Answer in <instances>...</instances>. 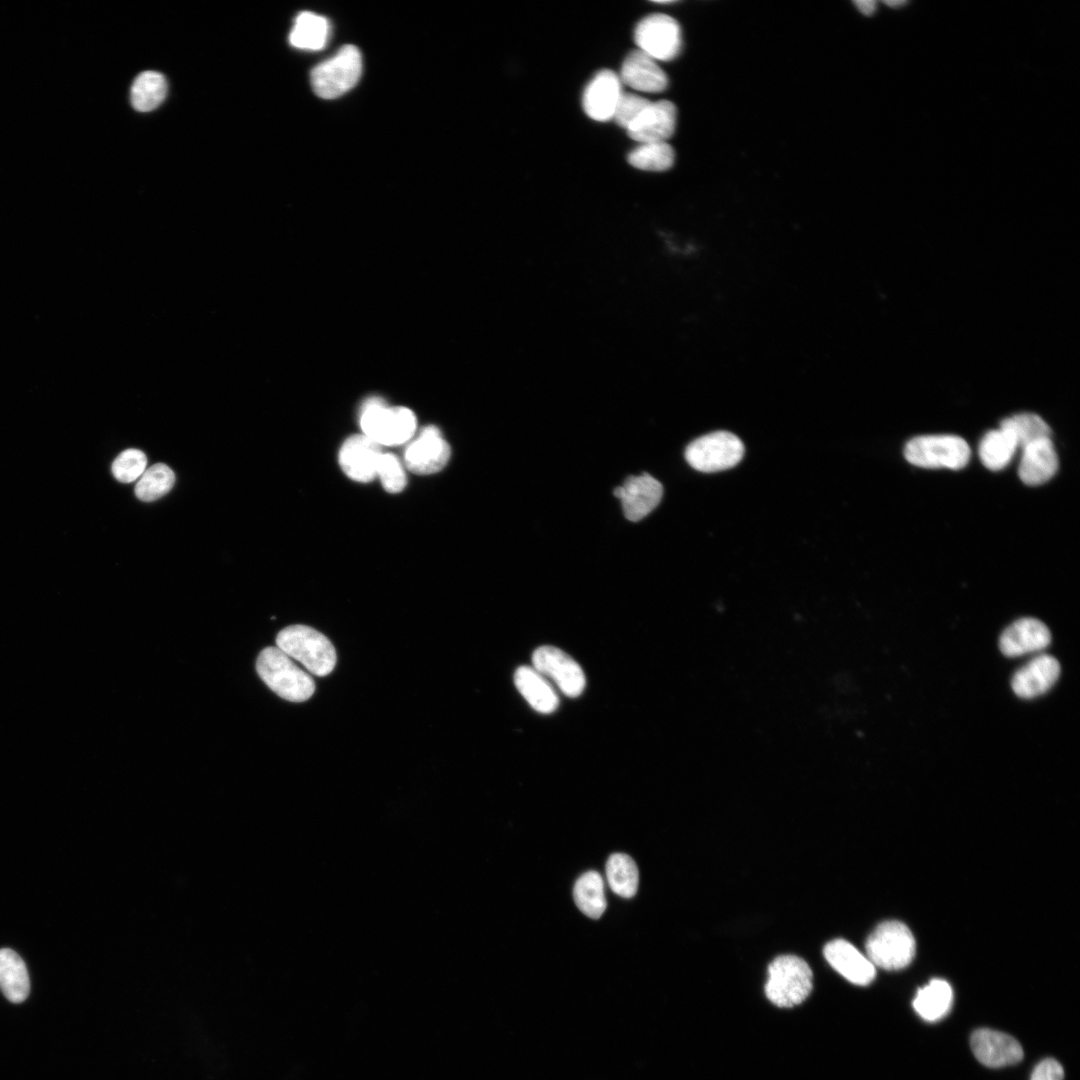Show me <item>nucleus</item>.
Segmentation results:
<instances>
[{
    "mask_svg": "<svg viewBox=\"0 0 1080 1080\" xmlns=\"http://www.w3.org/2000/svg\"><path fill=\"white\" fill-rule=\"evenodd\" d=\"M167 92L165 77L155 71L140 73L131 87V103L141 112L155 109L164 100Z\"/></svg>",
    "mask_w": 1080,
    "mask_h": 1080,
    "instance_id": "c85d7f7f",
    "label": "nucleus"
},
{
    "mask_svg": "<svg viewBox=\"0 0 1080 1080\" xmlns=\"http://www.w3.org/2000/svg\"><path fill=\"white\" fill-rule=\"evenodd\" d=\"M854 4L866 16L872 15L876 10V1L874 0H857L854 1Z\"/></svg>",
    "mask_w": 1080,
    "mask_h": 1080,
    "instance_id": "e433bc0d",
    "label": "nucleus"
},
{
    "mask_svg": "<svg viewBox=\"0 0 1080 1080\" xmlns=\"http://www.w3.org/2000/svg\"><path fill=\"white\" fill-rule=\"evenodd\" d=\"M1060 664L1051 655L1041 654L1017 670L1011 686L1021 698H1033L1046 693L1057 681Z\"/></svg>",
    "mask_w": 1080,
    "mask_h": 1080,
    "instance_id": "a211bd4d",
    "label": "nucleus"
},
{
    "mask_svg": "<svg viewBox=\"0 0 1080 1080\" xmlns=\"http://www.w3.org/2000/svg\"><path fill=\"white\" fill-rule=\"evenodd\" d=\"M884 3L886 5L892 7V8H895V7L897 8V7H900L902 5H905L906 1L894 0V1H884Z\"/></svg>",
    "mask_w": 1080,
    "mask_h": 1080,
    "instance_id": "4c0bfd02",
    "label": "nucleus"
},
{
    "mask_svg": "<svg viewBox=\"0 0 1080 1080\" xmlns=\"http://www.w3.org/2000/svg\"><path fill=\"white\" fill-rule=\"evenodd\" d=\"M360 426L363 434L380 446L401 445L416 431V417L406 407H388L382 399L373 397L362 406Z\"/></svg>",
    "mask_w": 1080,
    "mask_h": 1080,
    "instance_id": "f03ea898",
    "label": "nucleus"
},
{
    "mask_svg": "<svg viewBox=\"0 0 1080 1080\" xmlns=\"http://www.w3.org/2000/svg\"><path fill=\"white\" fill-rule=\"evenodd\" d=\"M906 460L922 468H964L971 450L960 436L951 434L921 435L910 439L904 448Z\"/></svg>",
    "mask_w": 1080,
    "mask_h": 1080,
    "instance_id": "39448f33",
    "label": "nucleus"
},
{
    "mask_svg": "<svg viewBox=\"0 0 1080 1080\" xmlns=\"http://www.w3.org/2000/svg\"><path fill=\"white\" fill-rule=\"evenodd\" d=\"M650 103V100L637 94L622 92L613 119L620 127L627 130L637 121Z\"/></svg>",
    "mask_w": 1080,
    "mask_h": 1080,
    "instance_id": "f704fd0d",
    "label": "nucleus"
},
{
    "mask_svg": "<svg viewBox=\"0 0 1080 1080\" xmlns=\"http://www.w3.org/2000/svg\"><path fill=\"white\" fill-rule=\"evenodd\" d=\"M970 1045L977 1060L990 1068L1013 1065L1023 1058L1022 1047L1015 1038L992 1029L974 1031Z\"/></svg>",
    "mask_w": 1080,
    "mask_h": 1080,
    "instance_id": "ddd939ff",
    "label": "nucleus"
},
{
    "mask_svg": "<svg viewBox=\"0 0 1080 1080\" xmlns=\"http://www.w3.org/2000/svg\"><path fill=\"white\" fill-rule=\"evenodd\" d=\"M827 962L844 978L856 985H868L876 975V967L851 943L835 939L824 947Z\"/></svg>",
    "mask_w": 1080,
    "mask_h": 1080,
    "instance_id": "dca6fc26",
    "label": "nucleus"
},
{
    "mask_svg": "<svg viewBox=\"0 0 1080 1080\" xmlns=\"http://www.w3.org/2000/svg\"><path fill=\"white\" fill-rule=\"evenodd\" d=\"M744 452V445L735 434L715 431L692 441L685 450V459L695 470L710 473L734 467Z\"/></svg>",
    "mask_w": 1080,
    "mask_h": 1080,
    "instance_id": "6e6552de",
    "label": "nucleus"
},
{
    "mask_svg": "<svg viewBox=\"0 0 1080 1080\" xmlns=\"http://www.w3.org/2000/svg\"><path fill=\"white\" fill-rule=\"evenodd\" d=\"M174 483L172 469L164 463H156L141 475L135 486V494L141 501H155L168 493Z\"/></svg>",
    "mask_w": 1080,
    "mask_h": 1080,
    "instance_id": "7c9ffc66",
    "label": "nucleus"
},
{
    "mask_svg": "<svg viewBox=\"0 0 1080 1080\" xmlns=\"http://www.w3.org/2000/svg\"><path fill=\"white\" fill-rule=\"evenodd\" d=\"M1051 641L1048 627L1035 618H1021L1008 626L1000 636L999 647L1006 656L1015 657L1038 652Z\"/></svg>",
    "mask_w": 1080,
    "mask_h": 1080,
    "instance_id": "f3484780",
    "label": "nucleus"
},
{
    "mask_svg": "<svg viewBox=\"0 0 1080 1080\" xmlns=\"http://www.w3.org/2000/svg\"><path fill=\"white\" fill-rule=\"evenodd\" d=\"M952 1001L953 991L949 983L942 979H933L917 991L913 1007L922 1019L934 1022L949 1012Z\"/></svg>",
    "mask_w": 1080,
    "mask_h": 1080,
    "instance_id": "a878e982",
    "label": "nucleus"
},
{
    "mask_svg": "<svg viewBox=\"0 0 1080 1080\" xmlns=\"http://www.w3.org/2000/svg\"><path fill=\"white\" fill-rule=\"evenodd\" d=\"M676 114L675 105L668 100L651 102L627 133L639 143L666 142L674 133Z\"/></svg>",
    "mask_w": 1080,
    "mask_h": 1080,
    "instance_id": "6ab92c4d",
    "label": "nucleus"
},
{
    "mask_svg": "<svg viewBox=\"0 0 1080 1080\" xmlns=\"http://www.w3.org/2000/svg\"><path fill=\"white\" fill-rule=\"evenodd\" d=\"M256 669L264 683L285 700L303 702L315 691L313 678L278 647L263 649L257 658Z\"/></svg>",
    "mask_w": 1080,
    "mask_h": 1080,
    "instance_id": "f257e3e1",
    "label": "nucleus"
},
{
    "mask_svg": "<svg viewBox=\"0 0 1080 1080\" xmlns=\"http://www.w3.org/2000/svg\"><path fill=\"white\" fill-rule=\"evenodd\" d=\"M1058 465L1051 437L1043 438L1022 448L1018 475L1024 484L1037 486L1049 481L1056 474Z\"/></svg>",
    "mask_w": 1080,
    "mask_h": 1080,
    "instance_id": "aec40b11",
    "label": "nucleus"
},
{
    "mask_svg": "<svg viewBox=\"0 0 1080 1080\" xmlns=\"http://www.w3.org/2000/svg\"><path fill=\"white\" fill-rule=\"evenodd\" d=\"M627 159L637 169L662 172L673 165L674 150L667 142L640 143Z\"/></svg>",
    "mask_w": 1080,
    "mask_h": 1080,
    "instance_id": "c756f323",
    "label": "nucleus"
},
{
    "mask_svg": "<svg viewBox=\"0 0 1080 1080\" xmlns=\"http://www.w3.org/2000/svg\"><path fill=\"white\" fill-rule=\"evenodd\" d=\"M514 683L534 710L540 713H551L558 707L557 694L544 676L534 668L520 666L515 671Z\"/></svg>",
    "mask_w": 1080,
    "mask_h": 1080,
    "instance_id": "4be33fe9",
    "label": "nucleus"
},
{
    "mask_svg": "<svg viewBox=\"0 0 1080 1080\" xmlns=\"http://www.w3.org/2000/svg\"><path fill=\"white\" fill-rule=\"evenodd\" d=\"M621 94L619 76L612 70H601L592 78L584 90L583 109L593 120H610L613 118Z\"/></svg>",
    "mask_w": 1080,
    "mask_h": 1080,
    "instance_id": "2eb2a0df",
    "label": "nucleus"
},
{
    "mask_svg": "<svg viewBox=\"0 0 1080 1080\" xmlns=\"http://www.w3.org/2000/svg\"><path fill=\"white\" fill-rule=\"evenodd\" d=\"M1013 433L1018 448L1043 438L1051 437L1048 424L1037 414L1022 412L1003 419L1001 422Z\"/></svg>",
    "mask_w": 1080,
    "mask_h": 1080,
    "instance_id": "2f4dec72",
    "label": "nucleus"
},
{
    "mask_svg": "<svg viewBox=\"0 0 1080 1080\" xmlns=\"http://www.w3.org/2000/svg\"><path fill=\"white\" fill-rule=\"evenodd\" d=\"M1018 448L1016 439L1006 426L988 431L979 443V457L983 465L992 471L1004 469Z\"/></svg>",
    "mask_w": 1080,
    "mask_h": 1080,
    "instance_id": "b1692460",
    "label": "nucleus"
},
{
    "mask_svg": "<svg viewBox=\"0 0 1080 1080\" xmlns=\"http://www.w3.org/2000/svg\"><path fill=\"white\" fill-rule=\"evenodd\" d=\"M868 959L875 967L898 970L914 958L916 943L912 932L902 922L884 921L869 935L865 944Z\"/></svg>",
    "mask_w": 1080,
    "mask_h": 1080,
    "instance_id": "423d86ee",
    "label": "nucleus"
},
{
    "mask_svg": "<svg viewBox=\"0 0 1080 1080\" xmlns=\"http://www.w3.org/2000/svg\"><path fill=\"white\" fill-rule=\"evenodd\" d=\"M362 56L353 45L342 46L332 57L311 71V85L324 99L337 98L352 89L361 76Z\"/></svg>",
    "mask_w": 1080,
    "mask_h": 1080,
    "instance_id": "0eeeda50",
    "label": "nucleus"
},
{
    "mask_svg": "<svg viewBox=\"0 0 1080 1080\" xmlns=\"http://www.w3.org/2000/svg\"><path fill=\"white\" fill-rule=\"evenodd\" d=\"M0 990L13 1003L23 1002L30 991V981L23 959L12 949H0Z\"/></svg>",
    "mask_w": 1080,
    "mask_h": 1080,
    "instance_id": "5701e85b",
    "label": "nucleus"
},
{
    "mask_svg": "<svg viewBox=\"0 0 1080 1080\" xmlns=\"http://www.w3.org/2000/svg\"><path fill=\"white\" fill-rule=\"evenodd\" d=\"M147 464L145 454L130 448L121 452L112 463V474L120 482L129 483L141 477Z\"/></svg>",
    "mask_w": 1080,
    "mask_h": 1080,
    "instance_id": "473e14b6",
    "label": "nucleus"
},
{
    "mask_svg": "<svg viewBox=\"0 0 1080 1080\" xmlns=\"http://www.w3.org/2000/svg\"><path fill=\"white\" fill-rule=\"evenodd\" d=\"M533 668L551 678L563 694L576 697L585 687V675L579 664L562 650L553 646L537 648L532 656Z\"/></svg>",
    "mask_w": 1080,
    "mask_h": 1080,
    "instance_id": "9d476101",
    "label": "nucleus"
},
{
    "mask_svg": "<svg viewBox=\"0 0 1080 1080\" xmlns=\"http://www.w3.org/2000/svg\"><path fill=\"white\" fill-rule=\"evenodd\" d=\"M619 78L625 85L647 93L662 92L668 84V78L656 60L639 49L625 57Z\"/></svg>",
    "mask_w": 1080,
    "mask_h": 1080,
    "instance_id": "412c9836",
    "label": "nucleus"
},
{
    "mask_svg": "<svg viewBox=\"0 0 1080 1080\" xmlns=\"http://www.w3.org/2000/svg\"><path fill=\"white\" fill-rule=\"evenodd\" d=\"M606 877L611 890L624 898L633 897L638 889L639 873L634 860L624 853L612 854L606 863Z\"/></svg>",
    "mask_w": 1080,
    "mask_h": 1080,
    "instance_id": "cd10ccee",
    "label": "nucleus"
},
{
    "mask_svg": "<svg viewBox=\"0 0 1080 1080\" xmlns=\"http://www.w3.org/2000/svg\"><path fill=\"white\" fill-rule=\"evenodd\" d=\"M329 33L330 25L325 17L314 12L303 11L295 18L289 34V42L299 49L320 50L326 45Z\"/></svg>",
    "mask_w": 1080,
    "mask_h": 1080,
    "instance_id": "393cba45",
    "label": "nucleus"
},
{
    "mask_svg": "<svg viewBox=\"0 0 1080 1080\" xmlns=\"http://www.w3.org/2000/svg\"><path fill=\"white\" fill-rule=\"evenodd\" d=\"M276 644L316 676H326L335 667L333 644L325 635L309 626L291 625L284 628L278 633Z\"/></svg>",
    "mask_w": 1080,
    "mask_h": 1080,
    "instance_id": "7ed1b4c3",
    "label": "nucleus"
},
{
    "mask_svg": "<svg viewBox=\"0 0 1080 1080\" xmlns=\"http://www.w3.org/2000/svg\"><path fill=\"white\" fill-rule=\"evenodd\" d=\"M377 477L380 479L383 488L389 493H399L405 488L407 482L401 461L392 453H382L377 468Z\"/></svg>",
    "mask_w": 1080,
    "mask_h": 1080,
    "instance_id": "72a5a7b5",
    "label": "nucleus"
},
{
    "mask_svg": "<svg viewBox=\"0 0 1080 1080\" xmlns=\"http://www.w3.org/2000/svg\"><path fill=\"white\" fill-rule=\"evenodd\" d=\"M1064 1070L1061 1064L1052 1058H1047L1037 1064L1030 1080H1063Z\"/></svg>",
    "mask_w": 1080,
    "mask_h": 1080,
    "instance_id": "c9c22d12",
    "label": "nucleus"
},
{
    "mask_svg": "<svg viewBox=\"0 0 1080 1080\" xmlns=\"http://www.w3.org/2000/svg\"><path fill=\"white\" fill-rule=\"evenodd\" d=\"M813 988V973L802 958L795 955L776 957L768 966L764 990L768 1000L781 1008L801 1004Z\"/></svg>",
    "mask_w": 1080,
    "mask_h": 1080,
    "instance_id": "20e7f679",
    "label": "nucleus"
},
{
    "mask_svg": "<svg viewBox=\"0 0 1080 1080\" xmlns=\"http://www.w3.org/2000/svg\"><path fill=\"white\" fill-rule=\"evenodd\" d=\"M620 499L625 517L637 522L654 510L663 495L662 484L647 473L629 476L613 491Z\"/></svg>",
    "mask_w": 1080,
    "mask_h": 1080,
    "instance_id": "f8f14e48",
    "label": "nucleus"
},
{
    "mask_svg": "<svg viewBox=\"0 0 1080 1080\" xmlns=\"http://www.w3.org/2000/svg\"><path fill=\"white\" fill-rule=\"evenodd\" d=\"M573 897L582 913L592 919L600 918L606 909L607 901L599 873L588 871L582 874L574 885Z\"/></svg>",
    "mask_w": 1080,
    "mask_h": 1080,
    "instance_id": "bb28decb",
    "label": "nucleus"
},
{
    "mask_svg": "<svg viewBox=\"0 0 1080 1080\" xmlns=\"http://www.w3.org/2000/svg\"><path fill=\"white\" fill-rule=\"evenodd\" d=\"M450 447L440 430L426 426L411 440L404 451L405 466L413 473L428 475L442 470L449 458Z\"/></svg>",
    "mask_w": 1080,
    "mask_h": 1080,
    "instance_id": "9b49d317",
    "label": "nucleus"
},
{
    "mask_svg": "<svg viewBox=\"0 0 1080 1080\" xmlns=\"http://www.w3.org/2000/svg\"><path fill=\"white\" fill-rule=\"evenodd\" d=\"M381 446L362 435L349 437L339 451V464L352 480L369 482L377 477Z\"/></svg>",
    "mask_w": 1080,
    "mask_h": 1080,
    "instance_id": "4468645a",
    "label": "nucleus"
},
{
    "mask_svg": "<svg viewBox=\"0 0 1080 1080\" xmlns=\"http://www.w3.org/2000/svg\"><path fill=\"white\" fill-rule=\"evenodd\" d=\"M634 40L639 50L660 61L674 59L682 44L678 22L662 13L643 18L635 28Z\"/></svg>",
    "mask_w": 1080,
    "mask_h": 1080,
    "instance_id": "1a4fd4ad",
    "label": "nucleus"
}]
</instances>
